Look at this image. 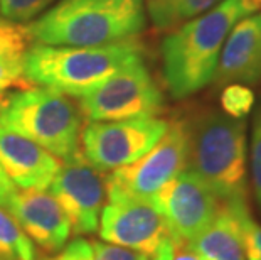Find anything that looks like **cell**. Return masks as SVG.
I'll use <instances>...</instances> for the list:
<instances>
[{
	"label": "cell",
	"instance_id": "obj_22",
	"mask_svg": "<svg viewBox=\"0 0 261 260\" xmlns=\"http://www.w3.org/2000/svg\"><path fill=\"white\" fill-rule=\"evenodd\" d=\"M93 260H147L142 253L108 242H91Z\"/></svg>",
	"mask_w": 261,
	"mask_h": 260
},
{
	"label": "cell",
	"instance_id": "obj_9",
	"mask_svg": "<svg viewBox=\"0 0 261 260\" xmlns=\"http://www.w3.org/2000/svg\"><path fill=\"white\" fill-rule=\"evenodd\" d=\"M169 129V122L152 117L90 122L81 132L83 156L93 168L110 173L147 154Z\"/></svg>",
	"mask_w": 261,
	"mask_h": 260
},
{
	"label": "cell",
	"instance_id": "obj_27",
	"mask_svg": "<svg viewBox=\"0 0 261 260\" xmlns=\"http://www.w3.org/2000/svg\"><path fill=\"white\" fill-rule=\"evenodd\" d=\"M253 2H254V5H256V9L259 12V10H261V0H253Z\"/></svg>",
	"mask_w": 261,
	"mask_h": 260
},
{
	"label": "cell",
	"instance_id": "obj_5",
	"mask_svg": "<svg viewBox=\"0 0 261 260\" xmlns=\"http://www.w3.org/2000/svg\"><path fill=\"white\" fill-rule=\"evenodd\" d=\"M0 127L39 144L58 159L81 152L83 115L69 97L25 86L0 98Z\"/></svg>",
	"mask_w": 261,
	"mask_h": 260
},
{
	"label": "cell",
	"instance_id": "obj_23",
	"mask_svg": "<svg viewBox=\"0 0 261 260\" xmlns=\"http://www.w3.org/2000/svg\"><path fill=\"white\" fill-rule=\"evenodd\" d=\"M243 235L246 260H261V225L253 220L251 213L243 220Z\"/></svg>",
	"mask_w": 261,
	"mask_h": 260
},
{
	"label": "cell",
	"instance_id": "obj_26",
	"mask_svg": "<svg viewBox=\"0 0 261 260\" xmlns=\"http://www.w3.org/2000/svg\"><path fill=\"white\" fill-rule=\"evenodd\" d=\"M172 260H205V258L201 257L199 253H196L194 250H191V248L180 247L179 250H177V253H175L174 258H172Z\"/></svg>",
	"mask_w": 261,
	"mask_h": 260
},
{
	"label": "cell",
	"instance_id": "obj_4",
	"mask_svg": "<svg viewBox=\"0 0 261 260\" xmlns=\"http://www.w3.org/2000/svg\"><path fill=\"white\" fill-rule=\"evenodd\" d=\"M137 39L101 46H47L32 44L24 59L27 85L42 86L80 98L103 85L130 61L142 58Z\"/></svg>",
	"mask_w": 261,
	"mask_h": 260
},
{
	"label": "cell",
	"instance_id": "obj_11",
	"mask_svg": "<svg viewBox=\"0 0 261 260\" xmlns=\"http://www.w3.org/2000/svg\"><path fill=\"white\" fill-rule=\"evenodd\" d=\"M150 201L162 213L182 245L191 243L207 228L223 203L187 169L165 182Z\"/></svg>",
	"mask_w": 261,
	"mask_h": 260
},
{
	"label": "cell",
	"instance_id": "obj_6",
	"mask_svg": "<svg viewBox=\"0 0 261 260\" xmlns=\"http://www.w3.org/2000/svg\"><path fill=\"white\" fill-rule=\"evenodd\" d=\"M77 108L88 122L152 117L164 110V95L142 56L125 64L96 90L77 98Z\"/></svg>",
	"mask_w": 261,
	"mask_h": 260
},
{
	"label": "cell",
	"instance_id": "obj_8",
	"mask_svg": "<svg viewBox=\"0 0 261 260\" xmlns=\"http://www.w3.org/2000/svg\"><path fill=\"white\" fill-rule=\"evenodd\" d=\"M187 135L184 120L169 122V129L135 162L110 171L108 200H150L165 182L186 169Z\"/></svg>",
	"mask_w": 261,
	"mask_h": 260
},
{
	"label": "cell",
	"instance_id": "obj_14",
	"mask_svg": "<svg viewBox=\"0 0 261 260\" xmlns=\"http://www.w3.org/2000/svg\"><path fill=\"white\" fill-rule=\"evenodd\" d=\"M0 168L20 190H44L53 182L61 162L39 144L0 127Z\"/></svg>",
	"mask_w": 261,
	"mask_h": 260
},
{
	"label": "cell",
	"instance_id": "obj_10",
	"mask_svg": "<svg viewBox=\"0 0 261 260\" xmlns=\"http://www.w3.org/2000/svg\"><path fill=\"white\" fill-rule=\"evenodd\" d=\"M49 187L69 220L71 233L91 235L98 230L108 198L107 178L88 162L83 152L61 164Z\"/></svg>",
	"mask_w": 261,
	"mask_h": 260
},
{
	"label": "cell",
	"instance_id": "obj_28",
	"mask_svg": "<svg viewBox=\"0 0 261 260\" xmlns=\"http://www.w3.org/2000/svg\"><path fill=\"white\" fill-rule=\"evenodd\" d=\"M0 22H4V20H2V17H0Z\"/></svg>",
	"mask_w": 261,
	"mask_h": 260
},
{
	"label": "cell",
	"instance_id": "obj_15",
	"mask_svg": "<svg viewBox=\"0 0 261 260\" xmlns=\"http://www.w3.org/2000/svg\"><path fill=\"white\" fill-rule=\"evenodd\" d=\"M248 215L246 201H223L207 228L184 247L205 260H246L243 220Z\"/></svg>",
	"mask_w": 261,
	"mask_h": 260
},
{
	"label": "cell",
	"instance_id": "obj_20",
	"mask_svg": "<svg viewBox=\"0 0 261 260\" xmlns=\"http://www.w3.org/2000/svg\"><path fill=\"white\" fill-rule=\"evenodd\" d=\"M254 107V93L249 86L232 83L226 85L221 93L223 113L232 119H244Z\"/></svg>",
	"mask_w": 261,
	"mask_h": 260
},
{
	"label": "cell",
	"instance_id": "obj_17",
	"mask_svg": "<svg viewBox=\"0 0 261 260\" xmlns=\"http://www.w3.org/2000/svg\"><path fill=\"white\" fill-rule=\"evenodd\" d=\"M223 0H147L145 14L160 32H170L199 17Z\"/></svg>",
	"mask_w": 261,
	"mask_h": 260
},
{
	"label": "cell",
	"instance_id": "obj_12",
	"mask_svg": "<svg viewBox=\"0 0 261 260\" xmlns=\"http://www.w3.org/2000/svg\"><path fill=\"white\" fill-rule=\"evenodd\" d=\"M5 209L44 253H58L68 243L71 235L69 220L51 193L15 190Z\"/></svg>",
	"mask_w": 261,
	"mask_h": 260
},
{
	"label": "cell",
	"instance_id": "obj_2",
	"mask_svg": "<svg viewBox=\"0 0 261 260\" xmlns=\"http://www.w3.org/2000/svg\"><path fill=\"white\" fill-rule=\"evenodd\" d=\"M186 169L201 179L221 201H246L248 135L244 119L205 108L184 120Z\"/></svg>",
	"mask_w": 261,
	"mask_h": 260
},
{
	"label": "cell",
	"instance_id": "obj_1",
	"mask_svg": "<svg viewBox=\"0 0 261 260\" xmlns=\"http://www.w3.org/2000/svg\"><path fill=\"white\" fill-rule=\"evenodd\" d=\"M258 12L253 0H223L205 14L167 32L160 44L167 91L184 100L213 83L224 41L238 20Z\"/></svg>",
	"mask_w": 261,
	"mask_h": 260
},
{
	"label": "cell",
	"instance_id": "obj_24",
	"mask_svg": "<svg viewBox=\"0 0 261 260\" xmlns=\"http://www.w3.org/2000/svg\"><path fill=\"white\" fill-rule=\"evenodd\" d=\"M46 260H93L91 242L85 239H76L63 247V250L58 252V255Z\"/></svg>",
	"mask_w": 261,
	"mask_h": 260
},
{
	"label": "cell",
	"instance_id": "obj_3",
	"mask_svg": "<svg viewBox=\"0 0 261 260\" xmlns=\"http://www.w3.org/2000/svg\"><path fill=\"white\" fill-rule=\"evenodd\" d=\"M143 0H59L24 26L29 41L47 46H101L145 29Z\"/></svg>",
	"mask_w": 261,
	"mask_h": 260
},
{
	"label": "cell",
	"instance_id": "obj_18",
	"mask_svg": "<svg viewBox=\"0 0 261 260\" xmlns=\"http://www.w3.org/2000/svg\"><path fill=\"white\" fill-rule=\"evenodd\" d=\"M0 260H37L32 240L7 209L0 206Z\"/></svg>",
	"mask_w": 261,
	"mask_h": 260
},
{
	"label": "cell",
	"instance_id": "obj_7",
	"mask_svg": "<svg viewBox=\"0 0 261 260\" xmlns=\"http://www.w3.org/2000/svg\"><path fill=\"white\" fill-rule=\"evenodd\" d=\"M98 228L103 242L135 250L147 260H172L184 247L150 200L110 201Z\"/></svg>",
	"mask_w": 261,
	"mask_h": 260
},
{
	"label": "cell",
	"instance_id": "obj_19",
	"mask_svg": "<svg viewBox=\"0 0 261 260\" xmlns=\"http://www.w3.org/2000/svg\"><path fill=\"white\" fill-rule=\"evenodd\" d=\"M59 0H0V17L10 24L32 22Z\"/></svg>",
	"mask_w": 261,
	"mask_h": 260
},
{
	"label": "cell",
	"instance_id": "obj_16",
	"mask_svg": "<svg viewBox=\"0 0 261 260\" xmlns=\"http://www.w3.org/2000/svg\"><path fill=\"white\" fill-rule=\"evenodd\" d=\"M29 37L24 26L0 22V98L7 95L10 88L29 86L24 78V59Z\"/></svg>",
	"mask_w": 261,
	"mask_h": 260
},
{
	"label": "cell",
	"instance_id": "obj_13",
	"mask_svg": "<svg viewBox=\"0 0 261 260\" xmlns=\"http://www.w3.org/2000/svg\"><path fill=\"white\" fill-rule=\"evenodd\" d=\"M261 80V10L238 20L221 49L213 83L256 85Z\"/></svg>",
	"mask_w": 261,
	"mask_h": 260
},
{
	"label": "cell",
	"instance_id": "obj_21",
	"mask_svg": "<svg viewBox=\"0 0 261 260\" xmlns=\"http://www.w3.org/2000/svg\"><path fill=\"white\" fill-rule=\"evenodd\" d=\"M251 156H249V164H251V181L253 191L256 203L261 209V110L254 117L253 132H251Z\"/></svg>",
	"mask_w": 261,
	"mask_h": 260
},
{
	"label": "cell",
	"instance_id": "obj_25",
	"mask_svg": "<svg viewBox=\"0 0 261 260\" xmlns=\"http://www.w3.org/2000/svg\"><path fill=\"white\" fill-rule=\"evenodd\" d=\"M14 193H15V186L7 178V174L4 173V169L0 168V206L2 208L7 206Z\"/></svg>",
	"mask_w": 261,
	"mask_h": 260
}]
</instances>
